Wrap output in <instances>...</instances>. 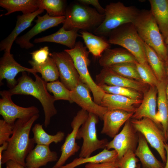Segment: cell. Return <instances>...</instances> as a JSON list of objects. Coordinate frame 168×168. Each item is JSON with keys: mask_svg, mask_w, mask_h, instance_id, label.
Listing matches in <instances>:
<instances>
[{"mask_svg": "<svg viewBox=\"0 0 168 168\" xmlns=\"http://www.w3.org/2000/svg\"><path fill=\"white\" fill-rule=\"evenodd\" d=\"M99 118L95 114L89 113L86 119L78 131L77 139H83L79 157L90 156L96 150L106 148L108 142L107 139H99L97 138L96 126Z\"/></svg>", "mask_w": 168, "mask_h": 168, "instance_id": "8", "label": "cell"}, {"mask_svg": "<svg viewBox=\"0 0 168 168\" xmlns=\"http://www.w3.org/2000/svg\"><path fill=\"white\" fill-rule=\"evenodd\" d=\"M138 62L135 57L123 48H108L100 58L99 63L103 68H109L120 63Z\"/></svg>", "mask_w": 168, "mask_h": 168, "instance_id": "23", "label": "cell"}, {"mask_svg": "<svg viewBox=\"0 0 168 168\" xmlns=\"http://www.w3.org/2000/svg\"><path fill=\"white\" fill-rule=\"evenodd\" d=\"M104 162H118V154L114 150H109L106 148L97 154L87 157H79L59 168H75L85 164Z\"/></svg>", "mask_w": 168, "mask_h": 168, "instance_id": "28", "label": "cell"}, {"mask_svg": "<svg viewBox=\"0 0 168 168\" xmlns=\"http://www.w3.org/2000/svg\"><path fill=\"white\" fill-rule=\"evenodd\" d=\"M57 153L48 146L37 144L28 154L25 160L26 167L40 168L49 162L57 161Z\"/></svg>", "mask_w": 168, "mask_h": 168, "instance_id": "21", "label": "cell"}, {"mask_svg": "<svg viewBox=\"0 0 168 168\" xmlns=\"http://www.w3.org/2000/svg\"><path fill=\"white\" fill-rule=\"evenodd\" d=\"M138 141L135 154L143 168H164V164L158 161L151 152L143 136L138 132Z\"/></svg>", "mask_w": 168, "mask_h": 168, "instance_id": "26", "label": "cell"}, {"mask_svg": "<svg viewBox=\"0 0 168 168\" xmlns=\"http://www.w3.org/2000/svg\"><path fill=\"white\" fill-rule=\"evenodd\" d=\"M0 114L3 120L8 124L14 125L17 119H25L39 114L37 107L31 106L24 107L17 105L12 99V95L9 90L0 92Z\"/></svg>", "mask_w": 168, "mask_h": 168, "instance_id": "10", "label": "cell"}, {"mask_svg": "<svg viewBox=\"0 0 168 168\" xmlns=\"http://www.w3.org/2000/svg\"><path fill=\"white\" fill-rule=\"evenodd\" d=\"M49 56L56 63L61 82L69 90H73L80 80L71 57L64 50L53 52L49 53Z\"/></svg>", "mask_w": 168, "mask_h": 168, "instance_id": "13", "label": "cell"}, {"mask_svg": "<svg viewBox=\"0 0 168 168\" xmlns=\"http://www.w3.org/2000/svg\"><path fill=\"white\" fill-rule=\"evenodd\" d=\"M157 94L156 87L150 86L149 89L145 92L141 103L136 108L131 119H140L144 118H149L162 129V126L158 124L156 119Z\"/></svg>", "mask_w": 168, "mask_h": 168, "instance_id": "19", "label": "cell"}, {"mask_svg": "<svg viewBox=\"0 0 168 168\" xmlns=\"http://www.w3.org/2000/svg\"><path fill=\"white\" fill-rule=\"evenodd\" d=\"M95 82L98 85L105 84L125 87L141 93L145 91L147 85L142 82L122 76L108 68H103L100 72L96 75Z\"/></svg>", "mask_w": 168, "mask_h": 168, "instance_id": "16", "label": "cell"}, {"mask_svg": "<svg viewBox=\"0 0 168 168\" xmlns=\"http://www.w3.org/2000/svg\"><path fill=\"white\" fill-rule=\"evenodd\" d=\"M144 45L148 63L158 81L167 79L165 62L153 49L144 42Z\"/></svg>", "mask_w": 168, "mask_h": 168, "instance_id": "31", "label": "cell"}, {"mask_svg": "<svg viewBox=\"0 0 168 168\" xmlns=\"http://www.w3.org/2000/svg\"><path fill=\"white\" fill-rule=\"evenodd\" d=\"M142 100L132 99L118 95L105 93L100 105L109 110H119L134 113L135 105L141 104Z\"/></svg>", "mask_w": 168, "mask_h": 168, "instance_id": "22", "label": "cell"}, {"mask_svg": "<svg viewBox=\"0 0 168 168\" xmlns=\"http://www.w3.org/2000/svg\"><path fill=\"white\" fill-rule=\"evenodd\" d=\"M138 141V132L133 126L130 119L124 124L121 131L108 142L106 148L109 150L113 149L116 152L119 162L128 151L135 152Z\"/></svg>", "mask_w": 168, "mask_h": 168, "instance_id": "11", "label": "cell"}, {"mask_svg": "<svg viewBox=\"0 0 168 168\" xmlns=\"http://www.w3.org/2000/svg\"><path fill=\"white\" fill-rule=\"evenodd\" d=\"M151 12L165 40L168 36V0H149Z\"/></svg>", "mask_w": 168, "mask_h": 168, "instance_id": "27", "label": "cell"}, {"mask_svg": "<svg viewBox=\"0 0 168 168\" xmlns=\"http://www.w3.org/2000/svg\"><path fill=\"white\" fill-rule=\"evenodd\" d=\"M66 19L63 27L66 30H94L103 21L105 14L95 8L80 3L73 4L66 11Z\"/></svg>", "mask_w": 168, "mask_h": 168, "instance_id": "6", "label": "cell"}, {"mask_svg": "<svg viewBox=\"0 0 168 168\" xmlns=\"http://www.w3.org/2000/svg\"><path fill=\"white\" fill-rule=\"evenodd\" d=\"M133 24L142 41L153 49L165 63L168 62L164 40L150 10H140Z\"/></svg>", "mask_w": 168, "mask_h": 168, "instance_id": "3", "label": "cell"}, {"mask_svg": "<svg viewBox=\"0 0 168 168\" xmlns=\"http://www.w3.org/2000/svg\"><path fill=\"white\" fill-rule=\"evenodd\" d=\"M85 168H120L118 162H104L86 164Z\"/></svg>", "mask_w": 168, "mask_h": 168, "instance_id": "42", "label": "cell"}, {"mask_svg": "<svg viewBox=\"0 0 168 168\" xmlns=\"http://www.w3.org/2000/svg\"><path fill=\"white\" fill-rule=\"evenodd\" d=\"M167 83V78L166 80L159 82L156 86L158 111L156 114V120L158 124L162 127L166 140L168 129V102L166 93Z\"/></svg>", "mask_w": 168, "mask_h": 168, "instance_id": "24", "label": "cell"}, {"mask_svg": "<svg viewBox=\"0 0 168 168\" xmlns=\"http://www.w3.org/2000/svg\"><path fill=\"white\" fill-rule=\"evenodd\" d=\"M36 73L41 75L42 78L46 82H52L58 80L59 77V71L54 59L49 56L43 63L38 64L32 60L28 62Z\"/></svg>", "mask_w": 168, "mask_h": 168, "instance_id": "32", "label": "cell"}, {"mask_svg": "<svg viewBox=\"0 0 168 168\" xmlns=\"http://www.w3.org/2000/svg\"><path fill=\"white\" fill-rule=\"evenodd\" d=\"M14 125L6 122L3 119L0 120V145L7 142L12 135Z\"/></svg>", "mask_w": 168, "mask_h": 168, "instance_id": "40", "label": "cell"}, {"mask_svg": "<svg viewBox=\"0 0 168 168\" xmlns=\"http://www.w3.org/2000/svg\"><path fill=\"white\" fill-rule=\"evenodd\" d=\"M89 113L82 109L79 110L74 117L71 124L72 132L68 134L61 148V156L52 168H59L63 166L70 157L75 155L80 148L76 143L78 131L88 117Z\"/></svg>", "mask_w": 168, "mask_h": 168, "instance_id": "12", "label": "cell"}, {"mask_svg": "<svg viewBox=\"0 0 168 168\" xmlns=\"http://www.w3.org/2000/svg\"><path fill=\"white\" fill-rule=\"evenodd\" d=\"M133 114L121 110L108 109L102 119L103 124L101 133L113 138L119 133L122 126L131 118Z\"/></svg>", "mask_w": 168, "mask_h": 168, "instance_id": "18", "label": "cell"}, {"mask_svg": "<svg viewBox=\"0 0 168 168\" xmlns=\"http://www.w3.org/2000/svg\"><path fill=\"white\" fill-rule=\"evenodd\" d=\"M87 49L82 42L79 41L73 49L64 50L72 58L80 80L87 86L92 92L93 100L100 105L105 93L93 80L90 74L88 68L90 63L89 58L90 52Z\"/></svg>", "mask_w": 168, "mask_h": 168, "instance_id": "7", "label": "cell"}, {"mask_svg": "<svg viewBox=\"0 0 168 168\" xmlns=\"http://www.w3.org/2000/svg\"><path fill=\"white\" fill-rule=\"evenodd\" d=\"M35 80H33L26 72H22L17 80V83L9 91L12 96L15 95H31L37 99L43 108L45 116L44 126L49 125L51 118L57 114L54 105L56 101L53 96L47 90L46 83L36 73L33 74Z\"/></svg>", "mask_w": 168, "mask_h": 168, "instance_id": "2", "label": "cell"}, {"mask_svg": "<svg viewBox=\"0 0 168 168\" xmlns=\"http://www.w3.org/2000/svg\"><path fill=\"white\" fill-rule=\"evenodd\" d=\"M33 138L37 144L49 146L52 142L57 144L63 141L65 137L64 133L61 131L58 132L54 135L47 133L40 123L35 124L32 128Z\"/></svg>", "mask_w": 168, "mask_h": 168, "instance_id": "33", "label": "cell"}, {"mask_svg": "<svg viewBox=\"0 0 168 168\" xmlns=\"http://www.w3.org/2000/svg\"><path fill=\"white\" fill-rule=\"evenodd\" d=\"M139 11L134 6H126L120 2H111L105 7L104 19L93 33L99 36H108L120 26L133 23Z\"/></svg>", "mask_w": 168, "mask_h": 168, "instance_id": "5", "label": "cell"}, {"mask_svg": "<svg viewBox=\"0 0 168 168\" xmlns=\"http://www.w3.org/2000/svg\"><path fill=\"white\" fill-rule=\"evenodd\" d=\"M39 117L38 114L29 118L16 120L12 135L7 142V147L2 153V164L11 160L26 167V158L34 148L35 143L33 138H30V132L33 124Z\"/></svg>", "mask_w": 168, "mask_h": 168, "instance_id": "1", "label": "cell"}, {"mask_svg": "<svg viewBox=\"0 0 168 168\" xmlns=\"http://www.w3.org/2000/svg\"><path fill=\"white\" fill-rule=\"evenodd\" d=\"M44 11V10L39 8L32 13L17 16L15 28L9 35L0 43V51L10 52L14 42L19 35L29 27L35 18Z\"/></svg>", "mask_w": 168, "mask_h": 168, "instance_id": "20", "label": "cell"}, {"mask_svg": "<svg viewBox=\"0 0 168 168\" xmlns=\"http://www.w3.org/2000/svg\"><path fill=\"white\" fill-rule=\"evenodd\" d=\"M8 144L7 142H5L0 147V168H2V153L4 151L7 149L8 146Z\"/></svg>", "mask_w": 168, "mask_h": 168, "instance_id": "45", "label": "cell"}, {"mask_svg": "<svg viewBox=\"0 0 168 168\" xmlns=\"http://www.w3.org/2000/svg\"><path fill=\"white\" fill-rule=\"evenodd\" d=\"M0 6L6 9L7 16L16 12H21L23 14L32 13L38 8L37 0H0Z\"/></svg>", "mask_w": 168, "mask_h": 168, "instance_id": "30", "label": "cell"}, {"mask_svg": "<svg viewBox=\"0 0 168 168\" xmlns=\"http://www.w3.org/2000/svg\"><path fill=\"white\" fill-rule=\"evenodd\" d=\"M136 65L142 82L150 86L156 87L159 82L152 69L147 68L138 62L136 63Z\"/></svg>", "mask_w": 168, "mask_h": 168, "instance_id": "38", "label": "cell"}, {"mask_svg": "<svg viewBox=\"0 0 168 168\" xmlns=\"http://www.w3.org/2000/svg\"><path fill=\"white\" fill-rule=\"evenodd\" d=\"M49 47L45 46L33 51L30 54L34 62L38 64H41L46 61L49 56Z\"/></svg>", "mask_w": 168, "mask_h": 168, "instance_id": "41", "label": "cell"}, {"mask_svg": "<svg viewBox=\"0 0 168 168\" xmlns=\"http://www.w3.org/2000/svg\"><path fill=\"white\" fill-rule=\"evenodd\" d=\"M133 127L141 133L151 146L158 152L163 163L166 161L165 145L166 142L163 129L154 121L147 118L140 119H130Z\"/></svg>", "mask_w": 168, "mask_h": 168, "instance_id": "9", "label": "cell"}, {"mask_svg": "<svg viewBox=\"0 0 168 168\" xmlns=\"http://www.w3.org/2000/svg\"><path fill=\"white\" fill-rule=\"evenodd\" d=\"M0 59V83L2 84V80L6 79L8 86L11 89L17 83L15 77L20 72H26L33 75L36 73L33 68L23 67L18 63L14 59L10 52H4Z\"/></svg>", "mask_w": 168, "mask_h": 168, "instance_id": "15", "label": "cell"}, {"mask_svg": "<svg viewBox=\"0 0 168 168\" xmlns=\"http://www.w3.org/2000/svg\"><path fill=\"white\" fill-rule=\"evenodd\" d=\"M90 90L80 80L74 89L71 91V98L73 102L79 105L82 109L89 113L96 115L102 120L108 109L96 104L91 96Z\"/></svg>", "mask_w": 168, "mask_h": 168, "instance_id": "17", "label": "cell"}, {"mask_svg": "<svg viewBox=\"0 0 168 168\" xmlns=\"http://www.w3.org/2000/svg\"><path fill=\"white\" fill-rule=\"evenodd\" d=\"M165 148L166 154V161L164 168H168V144L166 142L165 143Z\"/></svg>", "mask_w": 168, "mask_h": 168, "instance_id": "47", "label": "cell"}, {"mask_svg": "<svg viewBox=\"0 0 168 168\" xmlns=\"http://www.w3.org/2000/svg\"><path fill=\"white\" fill-rule=\"evenodd\" d=\"M80 3L86 5H90L93 6L100 13H105V8L100 4L98 0H79Z\"/></svg>", "mask_w": 168, "mask_h": 168, "instance_id": "43", "label": "cell"}, {"mask_svg": "<svg viewBox=\"0 0 168 168\" xmlns=\"http://www.w3.org/2000/svg\"><path fill=\"white\" fill-rule=\"evenodd\" d=\"M167 78V83L166 87V93L168 102V61L165 63ZM166 143L168 144V129L167 132L166 136Z\"/></svg>", "mask_w": 168, "mask_h": 168, "instance_id": "46", "label": "cell"}, {"mask_svg": "<svg viewBox=\"0 0 168 168\" xmlns=\"http://www.w3.org/2000/svg\"><path fill=\"white\" fill-rule=\"evenodd\" d=\"M138 159L136 156L134 152L128 151L123 156L119 162L120 168H136Z\"/></svg>", "mask_w": 168, "mask_h": 168, "instance_id": "39", "label": "cell"}, {"mask_svg": "<svg viewBox=\"0 0 168 168\" xmlns=\"http://www.w3.org/2000/svg\"><path fill=\"white\" fill-rule=\"evenodd\" d=\"M164 40L167 51L168 56V36L166 37V38L165 40Z\"/></svg>", "mask_w": 168, "mask_h": 168, "instance_id": "48", "label": "cell"}, {"mask_svg": "<svg viewBox=\"0 0 168 168\" xmlns=\"http://www.w3.org/2000/svg\"><path fill=\"white\" fill-rule=\"evenodd\" d=\"M79 30L77 29L66 30L62 27L54 33L35 39L33 42L35 43L44 42L55 43L72 49L76 45L77 38L80 36L78 33Z\"/></svg>", "mask_w": 168, "mask_h": 168, "instance_id": "25", "label": "cell"}, {"mask_svg": "<svg viewBox=\"0 0 168 168\" xmlns=\"http://www.w3.org/2000/svg\"><path fill=\"white\" fill-rule=\"evenodd\" d=\"M80 33L86 48L95 58H100L105 51L110 47V44L104 37L86 31L81 30Z\"/></svg>", "mask_w": 168, "mask_h": 168, "instance_id": "29", "label": "cell"}, {"mask_svg": "<svg viewBox=\"0 0 168 168\" xmlns=\"http://www.w3.org/2000/svg\"><path fill=\"white\" fill-rule=\"evenodd\" d=\"M66 19L65 16H52L47 13L44 15L37 16L36 23L28 31L21 36L18 37L15 42L22 49H28L34 46L30 40L37 34L50 28L63 23Z\"/></svg>", "mask_w": 168, "mask_h": 168, "instance_id": "14", "label": "cell"}, {"mask_svg": "<svg viewBox=\"0 0 168 168\" xmlns=\"http://www.w3.org/2000/svg\"><path fill=\"white\" fill-rule=\"evenodd\" d=\"M38 9L45 10L49 16H60L65 15V1L62 0H37Z\"/></svg>", "mask_w": 168, "mask_h": 168, "instance_id": "34", "label": "cell"}, {"mask_svg": "<svg viewBox=\"0 0 168 168\" xmlns=\"http://www.w3.org/2000/svg\"><path fill=\"white\" fill-rule=\"evenodd\" d=\"M108 68L122 76L142 82L137 70L136 63H120Z\"/></svg>", "mask_w": 168, "mask_h": 168, "instance_id": "35", "label": "cell"}, {"mask_svg": "<svg viewBox=\"0 0 168 168\" xmlns=\"http://www.w3.org/2000/svg\"><path fill=\"white\" fill-rule=\"evenodd\" d=\"M108 36L110 44L122 46L131 53L138 62L151 68L147 59L144 42L139 37L132 23L120 26L112 31Z\"/></svg>", "mask_w": 168, "mask_h": 168, "instance_id": "4", "label": "cell"}, {"mask_svg": "<svg viewBox=\"0 0 168 168\" xmlns=\"http://www.w3.org/2000/svg\"><path fill=\"white\" fill-rule=\"evenodd\" d=\"M98 86L105 93L119 95L133 99L142 100L141 93L133 89L105 84Z\"/></svg>", "mask_w": 168, "mask_h": 168, "instance_id": "36", "label": "cell"}, {"mask_svg": "<svg viewBox=\"0 0 168 168\" xmlns=\"http://www.w3.org/2000/svg\"><path fill=\"white\" fill-rule=\"evenodd\" d=\"M46 87L48 91L53 95L56 100H63L73 102L71 98V91L58 80L46 83Z\"/></svg>", "mask_w": 168, "mask_h": 168, "instance_id": "37", "label": "cell"}, {"mask_svg": "<svg viewBox=\"0 0 168 168\" xmlns=\"http://www.w3.org/2000/svg\"><path fill=\"white\" fill-rule=\"evenodd\" d=\"M136 168H141L140 164H137Z\"/></svg>", "mask_w": 168, "mask_h": 168, "instance_id": "49", "label": "cell"}, {"mask_svg": "<svg viewBox=\"0 0 168 168\" xmlns=\"http://www.w3.org/2000/svg\"><path fill=\"white\" fill-rule=\"evenodd\" d=\"M26 168H40L26 167Z\"/></svg>", "mask_w": 168, "mask_h": 168, "instance_id": "50", "label": "cell"}, {"mask_svg": "<svg viewBox=\"0 0 168 168\" xmlns=\"http://www.w3.org/2000/svg\"><path fill=\"white\" fill-rule=\"evenodd\" d=\"M5 164L6 168H25V167L13 160H9L7 161Z\"/></svg>", "mask_w": 168, "mask_h": 168, "instance_id": "44", "label": "cell"}]
</instances>
